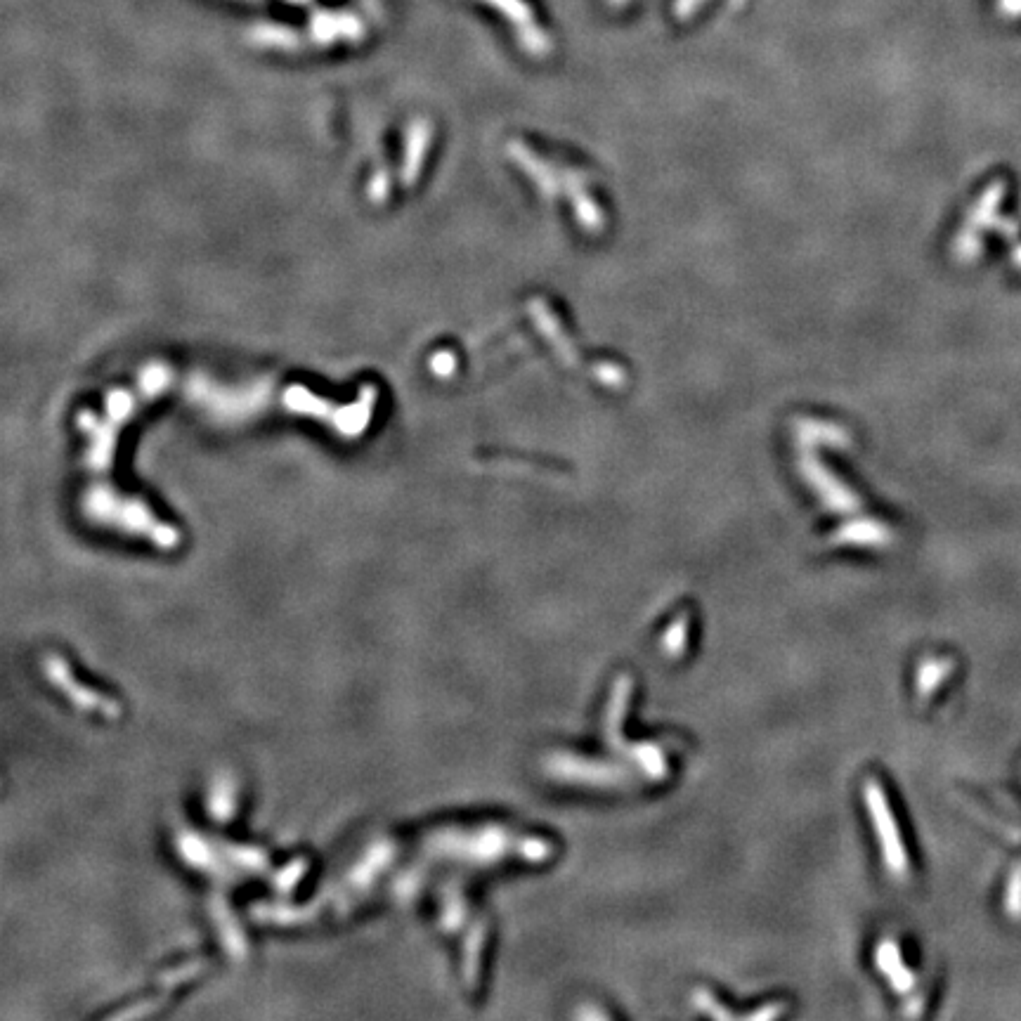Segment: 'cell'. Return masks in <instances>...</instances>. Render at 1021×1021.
<instances>
[{
	"instance_id": "1",
	"label": "cell",
	"mask_w": 1021,
	"mask_h": 1021,
	"mask_svg": "<svg viewBox=\"0 0 1021 1021\" xmlns=\"http://www.w3.org/2000/svg\"><path fill=\"white\" fill-rule=\"evenodd\" d=\"M700 3L702 0H679V3H676V15H684V17L691 15V12L698 8Z\"/></svg>"
},
{
	"instance_id": "2",
	"label": "cell",
	"mask_w": 1021,
	"mask_h": 1021,
	"mask_svg": "<svg viewBox=\"0 0 1021 1021\" xmlns=\"http://www.w3.org/2000/svg\"><path fill=\"white\" fill-rule=\"evenodd\" d=\"M615 3H622V0H615Z\"/></svg>"
}]
</instances>
